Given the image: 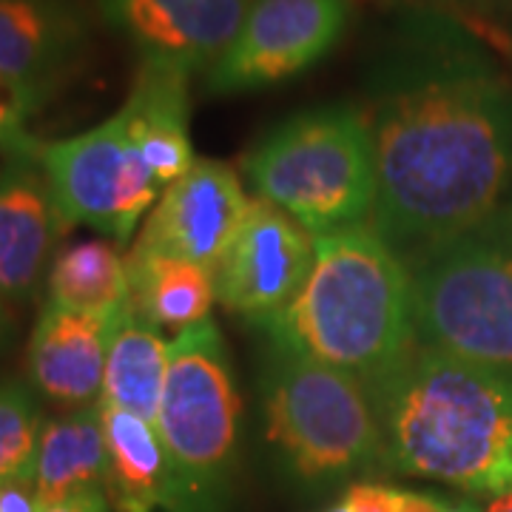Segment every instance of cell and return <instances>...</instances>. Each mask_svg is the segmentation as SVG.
<instances>
[{"label": "cell", "instance_id": "22", "mask_svg": "<svg viewBox=\"0 0 512 512\" xmlns=\"http://www.w3.org/2000/svg\"><path fill=\"white\" fill-rule=\"evenodd\" d=\"M43 407L29 379L0 382V484L35 473Z\"/></svg>", "mask_w": 512, "mask_h": 512}, {"label": "cell", "instance_id": "1", "mask_svg": "<svg viewBox=\"0 0 512 512\" xmlns=\"http://www.w3.org/2000/svg\"><path fill=\"white\" fill-rule=\"evenodd\" d=\"M376 208L370 228L413 268L512 200V74L464 23L399 12L367 66Z\"/></svg>", "mask_w": 512, "mask_h": 512}, {"label": "cell", "instance_id": "31", "mask_svg": "<svg viewBox=\"0 0 512 512\" xmlns=\"http://www.w3.org/2000/svg\"><path fill=\"white\" fill-rule=\"evenodd\" d=\"M501 220H504V225H507V231H510V234H512V200H510V205H507V211L501 214Z\"/></svg>", "mask_w": 512, "mask_h": 512}, {"label": "cell", "instance_id": "24", "mask_svg": "<svg viewBox=\"0 0 512 512\" xmlns=\"http://www.w3.org/2000/svg\"><path fill=\"white\" fill-rule=\"evenodd\" d=\"M35 109L9 83L0 80V157L3 160H37L43 140L29 128Z\"/></svg>", "mask_w": 512, "mask_h": 512}, {"label": "cell", "instance_id": "29", "mask_svg": "<svg viewBox=\"0 0 512 512\" xmlns=\"http://www.w3.org/2000/svg\"><path fill=\"white\" fill-rule=\"evenodd\" d=\"M458 3H470L476 9H510L512 0H458Z\"/></svg>", "mask_w": 512, "mask_h": 512}, {"label": "cell", "instance_id": "30", "mask_svg": "<svg viewBox=\"0 0 512 512\" xmlns=\"http://www.w3.org/2000/svg\"><path fill=\"white\" fill-rule=\"evenodd\" d=\"M487 512H512V493L493 498V501H490V507H487Z\"/></svg>", "mask_w": 512, "mask_h": 512}, {"label": "cell", "instance_id": "17", "mask_svg": "<svg viewBox=\"0 0 512 512\" xmlns=\"http://www.w3.org/2000/svg\"><path fill=\"white\" fill-rule=\"evenodd\" d=\"M131 308L154 328L177 333L211 319L217 302L214 271L188 262L183 256L165 254L134 242L126 254Z\"/></svg>", "mask_w": 512, "mask_h": 512}, {"label": "cell", "instance_id": "20", "mask_svg": "<svg viewBox=\"0 0 512 512\" xmlns=\"http://www.w3.org/2000/svg\"><path fill=\"white\" fill-rule=\"evenodd\" d=\"M168 353L171 342L163 330L128 308L111 333L100 402L157 427L168 379Z\"/></svg>", "mask_w": 512, "mask_h": 512}, {"label": "cell", "instance_id": "4", "mask_svg": "<svg viewBox=\"0 0 512 512\" xmlns=\"http://www.w3.org/2000/svg\"><path fill=\"white\" fill-rule=\"evenodd\" d=\"M262 419L279 473L302 493L387 473L367 387L311 356L271 345L262 370Z\"/></svg>", "mask_w": 512, "mask_h": 512}, {"label": "cell", "instance_id": "23", "mask_svg": "<svg viewBox=\"0 0 512 512\" xmlns=\"http://www.w3.org/2000/svg\"><path fill=\"white\" fill-rule=\"evenodd\" d=\"M339 504L348 512H447L450 498L416 493L382 481H356L342 490Z\"/></svg>", "mask_w": 512, "mask_h": 512}, {"label": "cell", "instance_id": "7", "mask_svg": "<svg viewBox=\"0 0 512 512\" xmlns=\"http://www.w3.org/2000/svg\"><path fill=\"white\" fill-rule=\"evenodd\" d=\"M421 348L512 376V234L498 217L410 268Z\"/></svg>", "mask_w": 512, "mask_h": 512}, {"label": "cell", "instance_id": "3", "mask_svg": "<svg viewBox=\"0 0 512 512\" xmlns=\"http://www.w3.org/2000/svg\"><path fill=\"white\" fill-rule=\"evenodd\" d=\"M271 345L365 384L384 382L419 348L413 276L370 225L313 239V265L291 302L259 322Z\"/></svg>", "mask_w": 512, "mask_h": 512}, {"label": "cell", "instance_id": "18", "mask_svg": "<svg viewBox=\"0 0 512 512\" xmlns=\"http://www.w3.org/2000/svg\"><path fill=\"white\" fill-rule=\"evenodd\" d=\"M106 433V498L111 512L165 510L171 467L157 427L100 402Z\"/></svg>", "mask_w": 512, "mask_h": 512}, {"label": "cell", "instance_id": "32", "mask_svg": "<svg viewBox=\"0 0 512 512\" xmlns=\"http://www.w3.org/2000/svg\"><path fill=\"white\" fill-rule=\"evenodd\" d=\"M319 512H348V510H345V507H342L339 501H333L330 507H325V510H319Z\"/></svg>", "mask_w": 512, "mask_h": 512}, {"label": "cell", "instance_id": "25", "mask_svg": "<svg viewBox=\"0 0 512 512\" xmlns=\"http://www.w3.org/2000/svg\"><path fill=\"white\" fill-rule=\"evenodd\" d=\"M0 512H40L35 473L0 484Z\"/></svg>", "mask_w": 512, "mask_h": 512}, {"label": "cell", "instance_id": "8", "mask_svg": "<svg viewBox=\"0 0 512 512\" xmlns=\"http://www.w3.org/2000/svg\"><path fill=\"white\" fill-rule=\"evenodd\" d=\"M37 163L69 225H89L114 242H128L163 185L143 163L126 109L74 137L43 143Z\"/></svg>", "mask_w": 512, "mask_h": 512}, {"label": "cell", "instance_id": "10", "mask_svg": "<svg viewBox=\"0 0 512 512\" xmlns=\"http://www.w3.org/2000/svg\"><path fill=\"white\" fill-rule=\"evenodd\" d=\"M313 234L265 200H251L239 231L214 271L217 302L248 322L279 313L311 274Z\"/></svg>", "mask_w": 512, "mask_h": 512}, {"label": "cell", "instance_id": "27", "mask_svg": "<svg viewBox=\"0 0 512 512\" xmlns=\"http://www.w3.org/2000/svg\"><path fill=\"white\" fill-rule=\"evenodd\" d=\"M12 336H15V319H12V311H9V305H6V302L0 299V353L9 348Z\"/></svg>", "mask_w": 512, "mask_h": 512}, {"label": "cell", "instance_id": "16", "mask_svg": "<svg viewBox=\"0 0 512 512\" xmlns=\"http://www.w3.org/2000/svg\"><path fill=\"white\" fill-rule=\"evenodd\" d=\"M188 77L171 66L140 63L123 103L143 163L163 188L197 163L188 134Z\"/></svg>", "mask_w": 512, "mask_h": 512}, {"label": "cell", "instance_id": "28", "mask_svg": "<svg viewBox=\"0 0 512 512\" xmlns=\"http://www.w3.org/2000/svg\"><path fill=\"white\" fill-rule=\"evenodd\" d=\"M447 512H487V510H484L478 501H473V498H450Z\"/></svg>", "mask_w": 512, "mask_h": 512}, {"label": "cell", "instance_id": "2", "mask_svg": "<svg viewBox=\"0 0 512 512\" xmlns=\"http://www.w3.org/2000/svg\"><path fill=\"white\" fill-rule=\"evenodd\" d=\"M387 473L439 481L473 498L512 493V376L416 348L367 390Z\"/></svg>", "mask_w": 512, "mask_h": 512}, {"label": "cell", "instance_id": "26", "mask_svg": "<svg viewBox=\"0 0 512 512\" xmlns=\"http://www.w3.org/2000/svg\"><path fill=\"white\" fill-rule=\"evenodd\" d=\"M40 512H111V504L106 498V490H92V493L69 495V498L52 501V504L40 507Z\"/></svg>", "mask_w": 512, "mask_h": 512}, {"label": "cell", "instance_id": "5", "mask_svg": "<svg viewBox=\"0 0 512 512\" xmlns=\"http://www.w3.org/2000/svg\"><path fill=\"white\" fill-rule=\"evenodd\" d=\"M256 197L282 208L313 237L367 225L376 208V157L359 103L299 111L248 154Z\"/></svg>", "mask_w": 512, "mask_h": 512}, {"label": "cell", "instance_id": "11", "mask_svg": "<svg viewBox=\"0 0 512 512\" xmlns=\"http://www.w3.org/2000/svg\"><path fill=\"white\" fill-rule=\"evenodd\" d=\"M140 63L208 72L234 43L254 0H92Z\"/></svg>", "mask_w": 512, "mask_h": 512}, {"label": "cell", "instance_id": "9", "mask_svg": "<svg viewBox=\"0 0 512 512\" xmlns=\"http://www.w3.org/2000/svg\"><path fill=\"white\" fill-rule=\"evenodd\" d=\"M353 18V0H254L202 89L242 94L299 77L345 40Z\"/></svg>", "mask_w": 512, "mask_h": 512}, {"label": "cell", "instance_id": "19", "mask_svg": "<svg viewBox=\"0 0 512 512\" xmlns=\"http://www.w3.org/2000/svg\"><path fill=\"white\" fill-rule=\"evenodd\" d=\"M106 484V433L100 402L77 407L43 424L35 458L40 507L69 495L103 490Z\"/></svg>", "mask_w": 512, "mask_h": 512}, {"label": "cell", "instance_id": "15", "mask_svg": "<svg viewBox=\"0 0 512 512\" xmlns=\"http://www.w3.org/2000/svg\"><path fill=\"white\" fill-rule=\"evenodd\" d=\"M123 313L92 316L43 302L26 345V379L37 396L72 410L100 402L111 333Z\"/></svg>", "mask_w": 512, "mask_h": 512}, {"label": "cell", "instance_id": "6", "mask_svg": "<svg viewBox=\"0 0 512 512\" xmlns=\"http://www.w3.org/2000/svg\"><path fill=\"white\" fill-rule=\"evenodd\" d=\"M157 433L171 467L165 512H228L242 439V402L214 319L171 339Z\"/></svg>", "mask_w": 512, "mask_h": 512}, {"label": "cell", "instance_id": "12", "mask_svg": "<svg viewBox=\"0 0 512 512\" xmlns=\"http://www.w3.org/2000/svg\"><path fill=\"white\" fill-rule=\"evenodd\" d=\"M92 55V20L77 0H0V80L43 109Z\"/></svg>", "mask_w": 512, "mask_h": 512}, {"label": "cell", "instance_id": "14", "mask_svg": "<svg viewBox=\"0 0 512 512\" xmlns=\"http://www.w3.org/2000/svg\"><path fill=\"white\" fill-rule=\"evenodd\" d=\"M66 222L55 191L37 160H6L0 165V299L29 305L57 256Z\"/></svg>", "mask_w": 512, "mask_h": 512}, {"label": "cell", "instance_id": "13", "mask_svg": "<svg viewBox=\"0 0 512 512\" xmlns=\"http://www.w3.org/2000/svg\"><path fill=\"white\" fill-rule=\"evenodd\" d=\"M248 208L251 200L231 165L197 160L180 180L165 185L134 242L217 271Z\"/></svg>", "mask_w": 512, "mask_h": 512}, {"label": "cell", "instance_id": "21", "mask_svg": "<svg viewBox=\"0 0 512 512\" xmlns=\"http://www.w3.org/2000/svg\"><path fill=\"white\" fill-rule=\"evenodd\" d=\"M46 302L92 316L123 313L131 305L126 256L106 239H86L57 251L46 276Z\"/></svg>", "mask_w": 512, "mask_h": 512}]
</instances>
